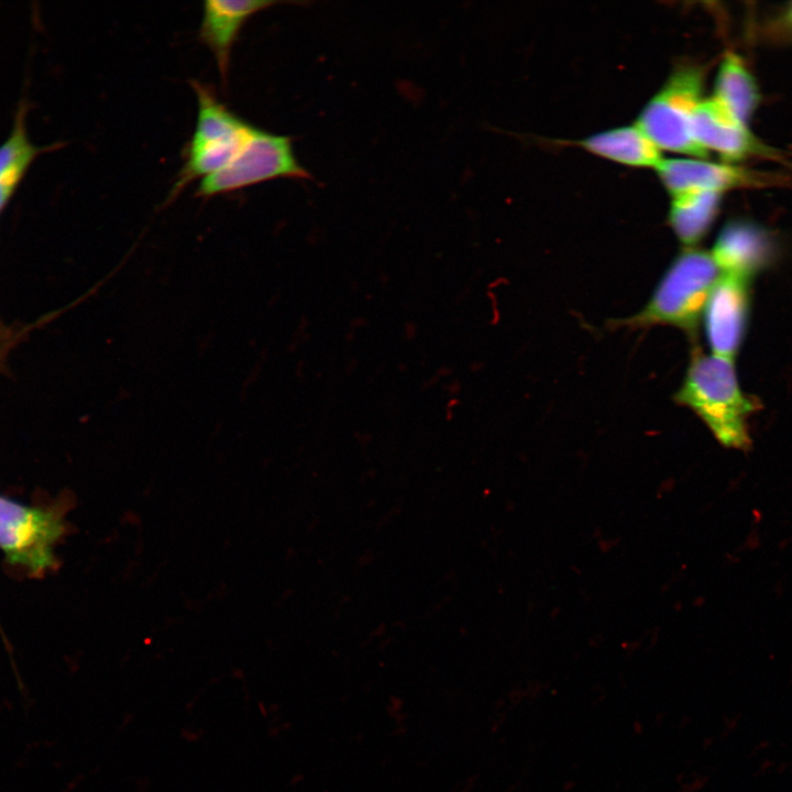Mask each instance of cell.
<instances>
[{
  "label": "cell",
  "instance_id": "obj_1",
  "mask_svg": "<svg viewBox=\"0 0 792 792\" xmlns=\"http://www.w3.org/2000/svg\"><path fill=\"white\" fill-rule=\"evenodd\" d=\"M674 399L691 408L723 446L748 448L747 422L755 405L743 393L732 359L695 353Z\"/></svg>",
  "mask_w": 792,
  "mask_h": 792
},
{
  "label": "cell",
  "instance_id": "obj_2",
  "mask_svg": "<svg viewBox=\"0 0 792 792\" xmlns=\"http://www.w3.org/2000/svg\"><path fill=\"white\" fill-rule=\"evenodd\" d=\"M711 253L688 248L671 263L648 304L624 320L630 327L667 324L692 334L721 276Z\"/></svg>",
  "mask_w": 792,
  "mask_h": 792
},
{
  "label": "cell",
  "instance_id": "obj_3",
  "mask_svg": "<svg viewBox=\"0 0 792 792\" xmlns=\"http://www.w3.org/2000/svg\"><path fill=\"white\" fill-rule=\"evenodd\" d=\"M191 86L197 96V120L173 197L194 179H202L224 167L255 128L222 103L210 88L196 80Z\"/></svg>",
  "mask_w": 792,
  "mask_h": 792
},
{
  "label": "cell",
  "instance_id": "obj_4",
  "mask_svg": "<svg viewBox=\"0 0 792 792\" xmlns=\"http://www.w3.org/2000/svg\"><path fill=\"white\" fill-rule=\"evenodd\" d=\"M703 80L701 69L680 68L642 109L636 125L658 148L698 158L708 155L692 132L693 112L702 101Z\"/></svg>",
  "mask_w": 792,
  "mask_h": 792
},
{
  "label": "cell",
  "instance_id": "obj_5",
  "mask_svg": "<svg viewBox=\"0 0 792 792\" xmlns=\"http://www.w3.org/2000/svg\"><path fill=\"white\" fill-rule=\"evenodd\" d=\"M276 178H311L298 162L292 138L254 128L239 153L221 169L202 178L196 195L210 198Z\"/></svg>",
  "mask_w": 792,
  "mask_h": 792
},
{
  "label": "cell",
  "instance_id": "obj_6",
  "mask_svg": "<svg viewBox=\"0 0 792 792\" xmlns=\"http://www.w3.org/2000/svg\"><path fill=\"white\" fill-rule=\"evenodd\" d=\"M65 532L53 509L30 506L0 494V551L7 562L33 575L56 565L55 546Z\"/></svg>",
  "mask_w": 792,
  "mask_h": 792
},
{
  "label": "cell",
  "instance_id": "obj_7",
  "mask_svg": "<svg viewBox=\"0 0 792 792\" xmlns=\"http://www.w3.org/2000/svg\"><path fill=\"white\" fill-rule=\"evenodd\" d=\"M692 132L696 142L707 152H716L726 164L752 156H776L744 123L716 99H702L693 112Z\"/></svg>",
  "mask_w": 792,
  "mask_h": 792
},
{
  "label": "cell",
  "instance_id": "obj_8",
  "mask_svg": "<svg viewBox=\"0 0 792 792\" xmlns=\"http://www.w3.org/2000/svg\"><path fill=\"white\" fill-rule=\"evenodd\" d=\"M749 280L721 274L715 283L703 311L712 354L733 360L738 352L747 326Z\"/></svg>",
  "mask_w": 792,
  "mask_h": 792
},
{
  "label": "cell",
  "instance_id": "obj_9",
  "mask_svg": "<svg viewBox=\"0 0 792 792\" xmlns=\"http://www.w3.org/2000/svg\"><path fill=\"white\" fill-rule=\"evenodd\" d=\"M658 176L672 196L689 191H719L766 186L772 175L696 158L662 160Z\"/></svg>",
  "mask_w": 792,
  "mask_h": 792
},
{
  "label": "cell",
  "instance_id": "obj_10",
  "mask_svg": "<svg viewBox=\"0 0 792 792\" xmlns=\"http://www.w3.org/2000/svg\"><path fill=\"white\" fill-rule=\"evenodd\" d=\"M276 1L208 0L204 3L199 38L213 54L222 80H227L232 47L246 21Z\"/></svg>",
  "mask_w": 792,
  "mask_h": 792
},
{
  "label": "cell",
  "instance_id": "obj_11",
  "mask_svg": "<svg viewBox=\"0 0 792 792\" xmlns=\"http://www.w3.org/2000/svg\"><path fill=\"white\" fill-rule=\"evenodd\" d=\"M711 255L722 274L750 279L771 255L767 232L748 221H732L719 232Z\"/></svg>",
  "mask_w": 792,
  "mask_h": 792
},
{
  "label": "cell",
  "instance_id": "obj_12",
  "mask_svg": "<svg viewBox=\"0 0 792 792\" xmlns=\"http://www.w3.org/2000/svg\"><path fill=\"white\" fill-rule=\"evenodd\" d=\"M28 105L21 100L8 136L0 144V215L18 190L35 158L54 145L34 144L26 130Z\"/></svg>",
  "mask_w": 792,
  "mask_h": 792
},
{
  "label": "cell",
  "instance_id": "obj_13",
  "mask_svg": "<svg viewBox=\"0 0 792 792\" xmlns=\"http://www.w3.org/2000/svg\"><path fill=\"white\" fill-rule=\"evenodd\" d=\"M585 150L614 162L657 167L662 161L659 148L637 127H622L593 134L580 142Z\"/></svg>",
  "mask_w": 792,
  "mask_h": 792
},
{
  "label": "cell",
  "instance_id": "obj_14",
  "mask_svg": "<svg viewBox=\"0 0 792 792\" xmlns=\"http://www.w3.org/2000/svg\"><path fill=\"white\" fill-rule=\"evenodd\" d=\"M713 98L747 124L757 110L760 102L759 88L738 54L727 52L723 56L715 78Z\"/></svg>",
  "mask_w": 792,
  "mask_h": 792
},
{
  "label": "cell",
  "instance_id": "obj_15",
  "mask_svg": "<svg viewBox=\"0 0 792 792\" xmlns=\"http://www.w3.org/2000/svg\"><path fill=\"white\" fill-rule=\"evenodd\" d=\"M722 195L689 191L673 196L669 223L682 243L693 246L706 235L718 213Z\"/></svg>",
  "mask_w": 792,
  "mask_h": 792
},
{
  "label": "cell",
  "instance_id": "obj_16",
  "mask_svg": "<svg viewBox=\"0 0 792 792\" xmlns=\"http://www.w3.org/2000/svg\"><path fill=\"white\" fill-rule=\"evenodd\" d=\"M781 33L792 38V2L783 10L777 22Z\"/></svg>",
  "mask_w": 792,
  "mask_h": 792
},
{
  "label": "cell",
  "instance_id": "obj_17",
  "mask_svg": "<svg viewBox=\"0 0 792 792\" xmlns=\"http://www.w3.org/2000/svg\"><path fill=\"white\" fill-rule=\"evenodd\" d=\"M12 345V342H6L2 346H0V367L2 363L4 362L6 355L8 354L10 348Z\"/></svg>",
  "mask_w": 792,
  "mask_h": 792
}]
</instances>
